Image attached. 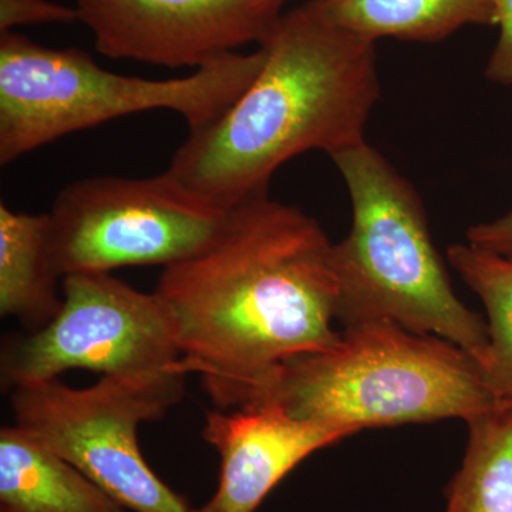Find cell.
I'll return each instance as SVG.
<instances>
[{
  "label": "cell",
  "instance_id": "1",
  "mask_svg": "<svg viewBox=\"0 0 512 512\" xmlns=\"http://www.w3.org/2000/svg\"><path fill=\"white\" fill-rule=\"evenodd\" d=\"M333 242L298 207L252 198L200 254L164 268L156 292L177 326L180 370L218 409L245 406L289 360L333 348Z\"/></svg>",
  "mask_w": 512,
  "mask_h": 512
},
{
  "label": "cell",
  "instance_id": "2",
  "mask_svg": "<svg viewBox=\"0 0 512 512\" xmlns=\"http://www.w3.org/2000/svg\"><path fill=\"white\" fill-rule=\"evenodd\" d=\"M264 66L234 104L191 130L167 173L222 208L269 194L272 175L306 151L330 157L365 140L380 99L376 43L309 0L282 13Z\"/></svg>",
  "mask_w": 512,
  "mask_h": 512
},
{
  "label": "cell",
  "instance_id": "3",
  "mask_svg": "<svg viewBox=\"0 0 512 512\" xmlns=\"http://www.w3.org/2000/svg\"><path fill=\"white\" fill-rule=\"evenodd\" d=\"M330 158L353 208L348 237L332 248L336 322H393L446 339L483 365L487 322L454 292L413 185L367 141Z\"/></svg>",
  "mask_w": 512,
  "mask_h": 512
},
{
  "label": "cell",
  "instance_id": "4",
  "mask_svg": "<svg viewBox=\"0 0 512 512\" xmlns=\"http://www.w3.org/2000/svg\"><path fill=\"white\" fill-rule=\"evenodd\" d=\"M262 402L352 434L447 419L467 423L501 406L476 357L384 320L343 328L333 348L286 362L247 404Z\"/></svg>",
  "mask_w": 512,
  "mask_h": 512
},
{
  "label": "cell",
  "instance_id": "5",
  "mask_svg": "<svg viewBox=\"0 0 512 512\" xmlns=\"http://www.w3.org/2000/svg\"><path fill=\"white\" fill-rule=\"evenodd\" d=\"M265 52L231 53L181 79L104 70L79 49H50L15 32L0 36V164L107 121L170 110L191 130L214 123L264 66Z\"/></svg>",
  "mask_w": 512,
  "mask_h": 512
},
{
  "label": "cell",
  "instance_id": "6",
  "mask_svg": "<svg viewBox=\"0 0 512 512\" xmlns=\"http://www.w3.org/2000/svg\"><path fill=\"white\" fill-rule=\"evenodd\" d=\"M185 376H100L83 389L59 379L26 384L12 389L13 420L128 511L194 512L148 466L137 439L141 424L180 402Z\"/></svg>",
  "mask_w": 512,
  "mask_h": 512
},
{
  "label": "cell",
  "instance_id": "7",
  "mask_svg": "<svg viewBox=\"0 0 512 512\" xmlns=\"http://www.w3.org/2000/svg\"><path fill=\"white\" fill-rule=\"evenodd\" d=\"M229 211L167 171L148 178H83L53 202L50 249L62 278L126 266L167 268L210 247Z\"/></svg>",
  "mask_w": 512,
  "mask_h": 512
},
{
  "label": "cell",
  "instance_id": "8",
  "mask_svg": "<svg viewBox=\"0 0 512 512\" xmlns=\"http://www.w3.org/2000/svg\"><path fill=\"white\" fill-rule=\"evenodd\" d=\"M62 295L55 319L6 343L5 386L49 382L73 369L100 376L181 372L177 326L157 292L137 291L109 272H84L64 276Z\"/></svg>",
  "mask_w": 512,
  "mask_h": 512
},
{
  "label": "cell",
  "instance_id": "9",
  "mask_svg": "<svg viewBox=\"0 0 512 512\" xmlns=\"http://www.w3.org/2000/svg\"><path fill=\"white\" fill-rule=\"evenodd\" d=\"M285 0H76L80 22L110 59L195 67L268 39Z\"/></svg>",
  "mask_w": 512,
  "mask_h": 512
},
{
  "label": "cell",
  "instance_id": "10",
  "mask_svg": "<svg viewBox=\"0 0 512 512\" xmlns=\"http://www.w3.org/2000/svg\"><path fill=\"white\" fill-rule=\"evenodd\" d=\"M349 436L339 427L296 419L274 403L212 410L202 437L220 454V480L194 512H255L303 460Z\"/></svg>",
  "mask_w": 512,
  "mask_h": 512
},
{
  "label": "cell",
  "instance_id": "11",
  "mask_svg": "<svg viewBox=\"0 0 512 512\" xmlns=\"http://www.w3.org/2000/svg\"><path fill=\"white\" fill-rule=\"evenodd\" d=\"M103 488L18 426L0 430V512H127Z\"/></svg>",
  "mask_w": 512,
  "mask_h": 512
},
{
  "label": "cell",
  "instance_id": "12",
  "mask_svg": "<svg viewBox=\"0 0 512 512\" xmlns=\"http://www.w3.org/2000/svg\"><path fill=\"white\" fill-rule=\"evenodd\" d=\"M50 249L49 214H28L0 204V313L29 332L42 329L62 309L63 295Z\"/></svg>",
  "mask_w": 512,
  "mask_h": 512
},
{
  "label": "cell",
  "instance_id": "13",
  "mask_svg": "<svg viewBox=\"0 0 512 512\" xmlns=\"http://www.w3.org/2000/svg\"><path fill=\"white\" fill-rule=\"evenodd\" d=\"M340 28L377 42L437 43L466 26L497 25L494 0H319Z\"/></svg>",
  "mask_w": 512,
  "mask_h": 512
},
{
  "label": "cell",
  "instance_id": "14",
  "mask_svg": "<svg viewBox=\"0 0 512 512\" xmlns=\"http://www.w3.org/2000/svg\"><path fill=\"white\" fill-rule=\"evenodd\" d=\"M463 463L446 488V512H512V406L467 421Z\"/></svg>",
  "mask_w": 512,
  "mask_h": 512
},
{
  "label": "cell",
  "instance_id": "15",
  "mask_svg": "<svg viewBox=\"0 0 512 512\" xmlns=\"http://www.w3.org/2000/svg\"><path fill=\"white\" fill-rule=\"evenodd\" d=\"M447 258L454 271L483 302L488 348L485 382L501 406H512V259L470 244L453 245Z\"/></svg>",
  "mask_w": 512,
  "mask_h": 512
},
{
  "label": "cell",
  "instance_id": "16",
  "mask_svg": "<svg viewBox=\"0 0 512 512\" xmlns=\"http://www.w3.org/2000/svg\"><path fill=\"white\" fill-rule=\"evenodd\" d=\"M74 22H80L76 6L50 0H0V33L12 32L16 26Z\"/></svg>",
  "mask_w": 512,
  "mask_h": 512
},
{
  "label": "cell",
  "instance_id": "17",
  "mask_svg": "<svg viewBox=\"0 0 512 512\" xmlns=\"http://www.w3.org/2000/svg\"><path fill=\"white\" fill-rule=\"evenodd\" d=\"M494 2L500 36L485 67V77L501 86H512V0Z\"/></svg>",
  "mask_w": 512,
  "mask_h": 512
},
{
  "label": "cell",
  "instance_id": "18",
  "mask_svg": "<svg viewBox=\"0 0 512 512\" xmlns=\"http://www.w3.org/2000/svg\"><path fill=\"white\" fill-rule=\"evenodd\" d=\"M467 244L512 259V210L497 220L473 225L467 231Z\"/></svg>",
  "mask_w": 512,
  "mask_h": 512
}]
</instances>
